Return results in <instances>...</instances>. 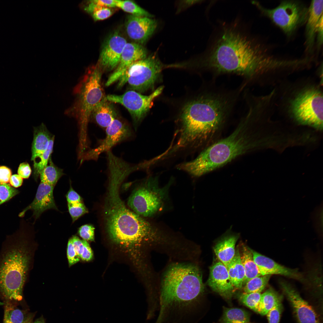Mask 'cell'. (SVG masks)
Returning <instances> with one entry per match:
<instances>
[{"mask_svg": "<svg viewBox=\"0 0 323 323\" xmlns=\"http://www.w3.org/2000/svg\"><path fill=\"white\" fill-rule=\"evenodd\" d=\"M211 80L223 75L241 77L246 88L272 86L287 65L284 58L272 54L263 44L237 21L222 23L202 60Z\"/></svg>", "mask_w": 323, "mask_h": 323, "instance_id": "obj_1", "label": "cell"}, {"mask_svg": "<svg viewBox=\"0 0 323 323\" xmlns=\"http://www.w3.org/2000/svg\"><path fill=\"white\" fill-rule=\"evenodd\" d=\"M215 83L211 80L205 92L185 106L179 136L170 147L172 153L215 132L234 112L243 89L240 86L227 89Z\"/></svg>", "mask_w": 323, "mask_h": 323, "instance_id": "obj_2", "label": "cell"}, {"mask_svg": "<svg viewBox=\"0 0 323 323\" xmlns=\"http://www.w3.org/2000/svg\"><path fill=\"white\" fill-rule=\"evenodd\" d=\"M200 270L191 264H175L165 272L158 298L154 323H193L196 303L204 292Z\"/></svg>", "mask_w": 323, "mask_h": 323, "instance_id": "obj_3", "label": "cell"}, {"mask_svg": "<svg viewBox=\"0 0 323 323\" xmlns=\"http://www.w3.org/2000/svg\"><path fill=\"white\" fill-rule=\"evenodd\" d=\"M108 192L104 208L105 227L110 239L115 244L129 250L142 245L161 240L163 235L156 227L127 208L119 194L124 180L121 173L108 175Z\"/></svg>", "mask_w": 323, "mask_h": 323, "instance_id": "obj_4", "label": "cell"}, {"mask_svg": "<svg viewBox=\"0 0 323 323\" xmlns=\"http://www.w3.org/2000/svg\"><path fill=\"white\" fill-rule=\"evenodd\" d=\"M322 81L313 77L285 80L275 86V112L301 125L323 126Z\"/></svg>", "mask_w": 323, "mask_h": 323, "instance_id": "obj_5", "label": "cell"}, {"mask_svg": "<svg viewBox=\"0 0 323 323\" xmlns=\"http://www.w3.org/2000/svg\"><path fill=\"white\" fill-rule=\"evenodd\" d=\"M25 224L7 237L0 251V294L7 301L23 298L31 258Z\"/></svg>", "mask_w": 323, "mask_h": 323, "instance_id": "obj_6", "label": "cell"}, {"mask_svg": "<svg viewBox=\"0 0 323 323\" xmlns=\"http://www.w3.org/2000/svg\"><path fill=\"white\" fill-rule=\"evenodd\" d=\"M252 122L250 115L245 113L231 134L206 149L194 160L180 164L177 168L193 176H199L249 152L257 144L249 134Z\"/></svg>", "mask_w": 323, "mask_h": 323, "instance_id": "obj_7", "label": "cell"}, {"mask_svg": "<svg viewBox=\"0 0 323 323\" xmlns=\"http://www.w3.org/2000/svg\"><path fill=\"white\" fill-rule=\"evenodd\" d=\"M102 72L97 64L87 70L75 89L74 103L67 111L78 118L83 139H87V125L94 109L106 96L101 83Z\"/></svg>", "mask_w": 323, "mask_h": 323, "instance_id": "obj_8", "label": "cell"}, {"mask_svg": "<svg viewBox=\"0 0 323 323\" xmlns=\"http://www.w3.org/2000/svg\"><path fill=\"white\" fill-rule=\"evenodd\" d=\"M129 196L127 204L137 214L151 217L162 210L168 197L171 183L160 186L157 177L146 179Z\"/></svg>", "mask_w": 323, "mask_h": 323, "instance_id": "obj_9", "label": "cell"}, {"mask_svg": "<svg viewBox=\"0 0 323 323\" xmlns=\"http://www.w3.org/2000/svg\"><path fill=\"white\" fill-rule=\"evenodd\" d=\"M252 3L288 36L305 24L307 19L308 8L299 1H282L272 9L265 8L256 1H252Z\"/></svg>", "mask_w": 323, "mask_h": 323, "instance_id": "obj_10", "label": "cell"}, {"mask_svg": "<svg viewBox=\"0 0 323 323\" xmlns=\"http://www.w3.org/2000/svg\"><path fill=\"white\" fill-rule=\"evenodd\" d=\"M162 67L155 55L134 62L118 80L117 87L121 88L127 83L130 90L144 92L153 86Z\"/></svg>", "mask_w": 323, "mask_h": 323, "instance_id": "obj_11", "label": "cell"}, {"mask_svg": "<svg viewBox=\"0 0 323 323\" xmlns=\"http://www.w3.org/2000/svg\"><path fill=\"white\" fill-rule=\"evenodd\" d=\"M163 87L160 86L151 94L144 95L130 90L121 95H109L107 100L111 103L120 104L128 111L132 117L135 129L151 108L153 100L162 93Z\"/></svg>", "mask_w": 323, "mask_h": 323, "instance_id": "obj_12", "label": "cell"}, {"mask_svg": "<svg viewBox=\"0 0 323 323\" xmlns=\"http://www.w3.org/2000/svg\"><path fill=\"white\" fill-rule=\"evenodd\" d=\"M105 138L99 141L95 148L85 152L83 160H98L102 153L111 150L113 147L134 137V132L130 127L118 118L114 119L105 129Z\"/></svg>", "mask_w": 323, "mask_h": 323, "instance_id": "obj_13", "label": "cell"}, {"mask_svg": "<svg viewBox=\"0 0 323 323\" xmlns=\"http://www.w3.org/2000/svg\"><path fill=\"white\" fill-rule=\"evenodd\" d=\"M127 42L118 31L114 32L109 36L103 44L97 64L102 71H111L116 68Z\"/></svg>", "mask_w": 323, "mask_h": 323, "instance_id": "obj_14", "label": "cell"}, {"mask_svg": "<svg viewBox=\"0 0 323 323\" xmlns=\"http://www.w3.org/2000/svg\"><path fill=\"white\" fill-rule=\"evenodd\" d=\"M280 287L290 302L298 323H320L314 308L301 296L289 283L280 282Z\"/></svg>", "mask_w": 323, "mask_h": 323, "instance_id": "obj_15", "label": "cell"}, {"mask_svg": "<svg viewBox=\"0 0 323 323\" xmlns=\"http://www.w3.org/2000/svg\"><path fill=\"white\" fill-rule=\"evenodd\" d=\"M157 26V22L150 17L130 15L125 23L128 36L135 42L143 44L153 34Z\"/></svg>", "mask_w": 323, "mask_h": 323, "instance_id": "obj_16", "label": "cell"}, {"mask_svg": "<svg viewBox=\"0 0 323 323\" xmlns=\"http://www.w3.org/2000/svg\"><path fill=\"white\" fill-rule=\"evenodd\" d=\"M145 49L140 44L127 42L121 53L119 63L113 72L109 77L105 83L108 86L117 81L127 68L132 63L146 57Z\"/></svg>", "mask_w": 323, "mask_h": 323, "instance_id": "obj_17", "label": "cell"}, {"mask_svg": "<svg viewBox=\"0 0 323 323\" xmlns=\"http://www.w3.org/2000/svg\"><path fill=\"white\" fill-rule=\"evenodd\" d=\"M54 187L40 182L33 200L19 214V216L23 217L27 211L31 210L33 211L32 216L36 220L48 210L54 209L58 211L53 196Z\"/></svg>", "mask_w": 323, "mask_h": 323, "instance_id": "obj_18", "label": "cell"}, {"mask_svg": "<svg viewBox=\"0 0 323 323\" xmlns=\"http://www.w3.org/2000/svg\"><path fill=\"white\" fill-rule=\"evenodd\" d=\"M208 283L214 291L226 299L232 296L235 289L226 267L220 261L210 267Z\"/></svg>", "mask_w": 323, "mask_h": 323, "instance_id": "obj_19", "label": "cell"}, {"mask_svg": "<svg viewBox=\"0 0 323 323\" xmlns=\"http://www.w3.org/2000/svg\"><path fill=\"white\" fill-rule=\"evenodd\" d=\"M254 260L261 275H278L302 280L301 275L297 270L287 268L272 259L251 249Z\"/></svg>", "mask_w": 323, "mask_h": 323, "instance_id": "obj_20", "label": "cell"}, {"mask_svg": "<svg viewBox=\"0 0 323 323\" xmlns=\"http://www.w3.org/2000/svg\"><path fill=\"white\" fill-rule=\"evenodd\" d=\"M322 0L311 1L308 8V16L306 22L305 45L307 51H313L316 33L319 24L323 19Z\"/></svg>", "mask_w": 323, "mask_h": 323, "instance_id": "obj_21", "label": "cell"}, {"mask_svg": "<svg viewBox=\"0 0 323 323\" xmlns=\"http://www.w3.org/2000/svg\"><path fill=\"white\" fill-rule=\"evenodd\" d=\"M229 229L227 233L216 243L213 247L214 252L220 261L226 266L232 260L235 253L236 243L239 236L230 233Z\"/></svg>", "mask_w": 323, "mask_h": 323, "instance_id": "obj_22", "label": "cell"}, {"mask_svg": "<svg viewBox=\"0 0 323 323\" xmlns=\"http://www.w3.org/2000/svg\"><path fill=\"white\" fill-rule=\"evenodd\" d=\"M111 103L107 100L106 96L95 106L91 115L90 118L91 117L95 123L103 129L105 130L117 118Z\"/></svg>", "mask_w": 323, "mask_h": 323, "instance_id": "obj_23", "label": "cell"}, {"mask_svg": "<svg viewBox=\"0 0 323 323\" xmlns=\"http://www.w3.org/2000/svg\"><path fill=\"white\" fill-rule=\"evenodd\" d=\"M53 135L43 123L38 127L34 128L31 147V161H33L38 156L45 151Z\"/></svg>", "mask_w": 323, "mask_h": 323, "instance_id": "obj_24", "label": "cell"}, {"mask_svg": "<svg viewBox=\"0 0 323 323\" xmlns=\"http://www.w3.org/2000/svg\"><path fill=\"white\" fill-rule=\"evenodd\" d=\"M226 267L235 288L241 289L245 277V272L238 249L236 250L234 257Z\"/></svg>", "mask_w": 323, "mask_h": 323, "instance_id": "obj_25", "label": "cell"}, {"mask_svg": "<svg viewBox=\"0 0 323 323\" xmlns=\"http://www.w3.org/2000/svg\"><path fill=\"white\" fill-rule=\"evenodd\" d=\"M240 256L245 272L243 286L252 278L262 275L254 260L251 249L246 246H243L242 252L241 254H240Z\"/></svg>", "mask_w": 323, "mask_h": 323, "instance_id": "obj_26", "label": "cell"}, {"mask_svg": "<svg viewBox=\"0 0 323 323\" xmlns=\"http://www.w3.org/2000/svg\"><path fill=\"white\" fill-rule=\"evenodd\" d=\"M282 298L274 289L269 288L261 295L258 313L262 315H266L277 303L282 301Z\"/></svg>", "mask_w": 323, "mask_h": 323, "instance_id": "obj_27", "label": "cell"}, {"mask_svg": "<svg viewBox=\"0 0 323 323\" xmlns=\"http://www.w3.org/2000/svg\"><path fill=\"white\" fill-rule=\"evenodd\" d=\"M4 305L3 323H25L31 318L10 301H7Z\"/></svg>", "mask_w": 323, "mask_h": 323, "instance_id": "obj_28", "label": "cell"}, {"mask_svg": "<svg viewBox=\"0 0 323 323\" xmlns=\"http://www.w3.org/2000/svg\"><path fill=\"white\" fill-rule=\"evenodd\" d=\"M249 319V313L243 309L224 307L220 323H247Z\"/></svg>", "mask_w": 323, "mask_h": 323, "instance_id": "obj_29", "label": "cell"}, {"mask_svg": "<svg viewBox=\"0 0 323 323\" xmlns=\"http://www.w3.org/2000/svg\"><path fill=\"white\" fill-rule=\"evenodd\" d=\"M64 174L63 170L54 164L51 156L48 164L41 172L39 176L40 182L54 187L59 179Z\"/></svg>", "mask_w": 323, "mask_h": 323, "instance_id": "obj_30", "label": "cell"}, {"mask_svg": "<svg viewBox=\"0 0 323 323\" xmlns=\"http://www.w3.org/2000/svg\"><path fill=\"white\" fill-rule=\"evenodd\" d=\"M54 139V136L53 135L46 150L43 153L35 159H38V161H33V175L36 181L37 180L41 172L48 163L53 152Z\"/></svg>", "mask_w": 323, "mask_h": 323, "instance_id": "obj_31", "label": "cell"}, {"mask_svg": "<svg viewBox=\"0 0 323 323\" xmlns=\"http://www.w3.org/2000/svg\"><path fill=\"white\" fill-rule=\"evenodd\" d=\"M116 7L136 16L152 17V15L135 3L130 0H116Z\"/></svg>", "mask_w": 323, "mask_h": 323, "instance_id": "obj_32", "label": "cell"}, {"mask_svg": "<svg viewBox=\"0 0 323 323\" xmlns=\"http://www.w3.org/2000/svg\"><path fill=\"white\" fill-rule=\"evenodd\" d=\"M85 10L91 14L95 21L106 19L111 16L114 12L113 8L97 6L91 1L85 7Z\"/></svg>", "mask_w": 323, "mask_h": 323, "instance_id": "obj_33", "label": "cell"}, {"mask_svg": "<svg viewBox=\"0 0 323 323\" xmlns=\"http://www.w3.org/2000/svg\"><path fill=\"white\" fill-rule=\"evenodd\" d=\"M271 275H262L251 279L245 285L243 290L245 293L260 292L268 283Z\"/></svg>", "mask_w": 323, "mask_h": 323, "instance_id": "obj_34", "label": "cell"}, {"mask_svg": "<svg viewBox=\"0 0 323 323\" xmlns=\"http://www.w3.org/2000/svg\"><path fill=\"white\" fill-rule=\"evenodd\" d=\"M261 295L260 292H244L240 296L239 299L241 303L258 313Z\"/></svg>", "mask_w": 323, "mask_h": 323, "instance_id": "obj_35", "label": "cell"}, {"mask_svg": "<svg viewBox=\"0 0 323 323\" xmlns=\"http://www.w3.org/2000/svg\"><path fill=\"white\" fill-rule=\"evenodd\" d=\"M19 193V191L7 183H0V205L8 201Z\"/></svg>", "mask_w": 323, "mask_h": 323, "instance_id": "obj_36", "label": "cell"}, {"mask_svg": "<svg viewBox=\"0 0 323 323\" xmlns=\"http://www.w3.org/2000/svg\"><path fill=\"white\" fill-rule=\"evenodd\" d=\"M67 204L68 211L73 223L88 212V210L83 202L76 204Z\"/></svg>", "mask_w": 323, "mask_h": 323, "instance_id": "obj_37", "label": "cell"}, {"mask_svg": "<svg viewBox=\"0 0 323 323\" xmlns=\"http://www.w3.org/2000/svg\"><path fill=\"white\" fill-rule=\"evenodd\" d=\"M282 301L277 303L266 314L268 323H279L283 310Z\"/></svg>", "mask_w": 323, "mask_h": 323, "instance_id": "obj_38", "label": "cell"}, {"mask_svg": "<svg viewBox=\"0 0 323 323\" xmlns=\"http://www.w3.org/2000/svg\"><path fill=\"white\" fill-rule=\"evenodd\" d=\"M95 229L93 226L91 224L83 225L78 229V233L84 240L87 241H94L95 240Z\"/></svg>", "mask_w": 323, "mask_h": 323, "instance_id": "obj_39", "label": "cell"}, {"mask_svg": "<svg viewBox=\"0 0 323 323\" xmlns=\"http://www.w3.org/2000/svg\"><path fill=\"white\" fill-rule=\"evenodd\" d=\"M67 257L69 266L77 263L80 260V258L77 255L74 249L70 239L68 243Z\"/></svg>", "mask_w": 323, "mask_h": 323, "instance_id": "obj_40", "label": "cell"}, {"mask_svg": "<svg viewBox=\"0 0 323 323\" xmlns=\"http://www.w3.org/2000/svg\"><path fill=\"white\" fill-rule=\"evenodd\" d=\"M66 197L67 204H76L83 202L81 197L72 188L71 182L69 189L66 195Z\"/></svg>", "mask_w": 323, "mask_h": 323, "instance_id": "obj_41", "label": "cell"}, {"mask_svg": "<svg viewBox=\"0 0 323 323\" xmlns=\"http://www.w3.org/2000/svg\"><path fill=\"white\" fill-rule=\"evenodd\" d=\"M70 239L77 255L80 258L83 250V240L80 239L76 236H73Z\"/></svg>", "mask_w": 323, "mask_h": 323, "instance_id": "obj_42", "label": "cell"}, {"mask_svg": "<svg viewBox=\"0 0 323 323\" xmlns=\"http://www.w3.org/2000/svg\"><path fill=\"white\" fill-rule=\"evenodd\" d=\"M31 169L27 162H23L19 165L18 170V173L22 178L28 179L31 175Z\"/></svg>", "mask_w": 323, "mask_h": 323, "instance_id": "obj_43", "label": "cell"}, {"mask_svg": "<svg viewBox=\"0 0 323 323\" xmlns=\"http://www.w3.org/2000/svg\"><path fill=\"white\" fill-rule=\"evenodd\" d=\"M84 248L83 253L80 258L85 261H89L93 258V253L87 241L83 240Z\"/></svg>", "mask_w": 323, "mask_h": 323, "instance_id": "obj_44", "label": "cell"}, {"mask_svg": "<svg viewBox=\"0 0 323 323\" xmlns=\"http://www.w3.org/2000/svg\"><path fill=\"white\" fill-rule=\"evenodd\" d=\"M11 175L12 172L9 168L4 166H0V183H8Z\"/></svg>", "mask_w": 323, "mask_h": 323, "instance_id": "obj_45", "label": "cell"}, {"mask_svg": "<svg viewBox=\"0 0 323 323\" xmlns=\"http://www.w3.org/2000/svg\"><path fill=\"white\" fill-rule=\"evenodd\" d=\"M91 1L95 5L97 6L112 8L116 7V0H91Z\"/></svg>", "mask_w": 323, "mask_h": 323, "instance_id": "obj_46", "label": "cell"}, {"mask_svg": "<svg viewBox=\"0 0 323 323\" xmlns=\"http://www.w3.org/2000/svg\"><path fill=\"white\" fill-rule=\"evenodd\" d=\"M9 182L13 187L17 188L20 187L23 183V178L18 174H14L10 178Z\"/></svg>", "mask_w": 323, "mask_h": 323, "instance_id": "obj_47", "label": "cell"}, {"mask_svg": "<svg viewBox=\"0 0 323 323\" xmlns=\"http://www.w3.org/2000/svg\"><path fill=\"white\" fill-rule=\"evenodd\" d=\"M316 36L317 45L318 49L320 48L323 42V19L320 21L317 28Z\"/></svg>", "mask_w": 323, "mask_h": 323, "instance_id": "obj_48", "label": "cell"}, {"mask_svg": "<svg viewBox=\"0 0 323 323\" xmlns=\"http://www.w3.org/2000/svg\"><path fill=\"white\" fill-rule=\"evenodd\" d=\"M33 323H45L43 318L40 317L36 319Z\"/></svg>", "mask_w": 323, "mask_h": 323, "instance_id": "obj_49", "label": "cell"}, {"mask_svg": "<svg viewBox=\"0 0 323 323\" xmlns=\"http://www.w3.org/2000/svg\"><path fill=\"white\" fill-rule=\"evenodd\" d=\"M31 318L29 319L25 323H31Z\"/></svg>", "mask_w": 323, "mask_h": 323, "instance_id": "obj_50", "label": "cell"}, {"mask_svg": "<svg viewBox=\"0 0 323 323\" xmlns=\"http://www.w3.org/2000/svg\"><path fill=\"white\" fill-rule=\"evenodd\" d=\"M5 303L0 301V306L4 305Z\"/></svg>", "mask_w": 323, "mask_h": 323, "instance_id": "obj_51", "label": "cell"}, {"mask_svg": "<svg viewBox=\"0 0 323 323\" xmlns=\"http://www.w3.org/2000/svg\"><path fill=\"white\" fill-rule=\"evenodd\" d=\"M249 323V322H248V323Z\"/></svg>", "mask_w": 323, "mask_h": 323, "instance_id": "obj_52", "label": "cell"}]
</instances>
